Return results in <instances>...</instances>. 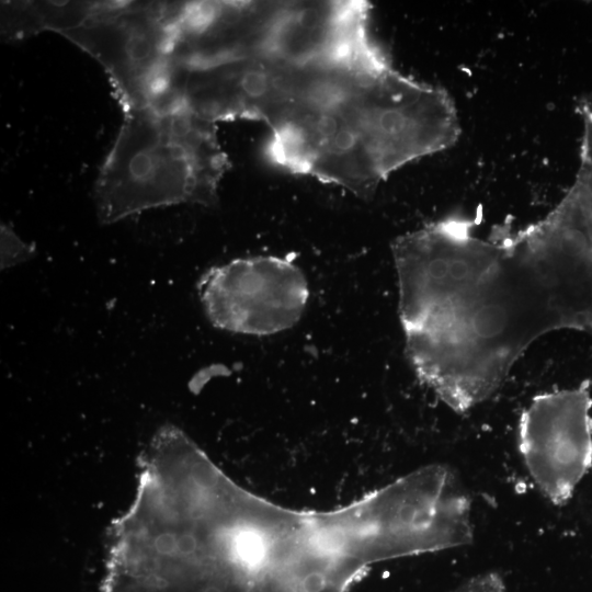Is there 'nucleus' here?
Segmentation results:
<instances>
[{
  "instance_id": "8",
  "label": "nucleus",
  "mask_w": 592,
  "mask_h": 592,
  "mask_svg": "<svg viewBox=\"0 0 592 592\" xmlns=\"http://www.w3.org/2000/svg\"><path fill=\"white\" fill-rule=\"evenodd\" d=\"M102 4L103 1H2L1 38L24 39L43 31L62 34Z\"/></svg>"
},
{
  "instance_id": "1",
  "label": "nucleus",
  "mask_w": 592,
  "mask_h": 592,
  "mask_svg": "<svg viewBox=\"0 0 592 592\" xmlns=\"http://www.w3.org/2000/svg\"><path fill=\"white\" fill-rule=\"evenodd\" d=\"M451 214L391 244L406 353L449 409L489 399L542 335H592V170L542 219L487 238Z\"/></svg>"
},
{
  "instance_id": "12",
  "label": "nucleus",
  "mask_w": 592,
  "mask_h": 592,
  "mask_svg": "<svg viewBox=\"0 0 592 592\" xmlns=\"http://www.w3.org/2000/svg\"><path fill=\"white\" fill-rule=\"evenodd\" d=\"M155 547L158 553L170 555L177 549V540L173 534L163 533L155 540Z\"/></svg>"
},
{
  "instance_id": "3",
  "label": "nucleus",
  "mask_w": 592,
  "mask_h": 592,
  "mask_svg": "<svg viewBox=\"0 0 592 592\" xmlns=\"http://www.w3.org/2000/svg\"><path fill=\"white\" fill-rule=\"evenodd\" d=\"M383 57L376 42L334 55H300L274 32L270 9L244 56L181 68L175 98L210 123L252 119L272 130L325 104Z\"/></svg>"
},
{
  "instance_id": "10",
  "label": "nucleus",
  "mask_w": 592,
  "mask_h": 592,
  "mask_svg": "<svg viewBox=\"0 0 592 592\" xmlns=\"http://www.w3.org/2000/svg\"><path fill=\"white\" fill-rule=\"evenodd\" d=\"M453 592H505V584L498 572L488 571L468 579Z\"/></svg>"
},
{
  "instance_id": "4",
  "label": "nucleus",
  "mask_w": 592,
  "mask_h": 592,
  "mask_svg": "<svg viewBox=\"0 0 592 592\" xmlns=\"http://www.w3.org/2000/svg\"><path fill=\"white\" fill-rule=\"evenodd\" d=\"M230 168L215 123L183 107L124 112L94 184L102 224L178 204L214 206Z\"/></svg>"
},
{
  "instance_id": "5",
  "label": "nucleus",
  "mask_w": 592,
  "mask_h": 592,
  "mask_svg": "<svg viewBox=\"0 0 592 592\" xmlns=\"http://www.w3.org/2000/svg\"><path fill=\"white\" fill-rule=\"evenodd\" d=\"M186 2L104 1L61 35L104 69L123 113L159 107L172 76V53Z\"/></svg>"
},
{
  "instance_id": "7",
  "label": "nucleus",
  "mask_w": 592,
  "mask_h": 592,
  "mask_svg": "<svg viewBox=\"0 0 592 592\" xmlns=\"http://www.w3.org/2000/svg\"><path fill=\"white\" fill-rule=\"evenodd\" d=\"M590 380L533 398L519 421L517 445L538 490L567 503L592 467Z\"/></svg>"
},
{
  "instance_id": "13",
  "label": "nucleus",
  "mask_w": 592,
  "mask_h": 592,
  "mask_svg": "<svg viewBox=\"0 0 592 592\" xmlns=\"http://www.w3.org/2000/svg\"><path fill=\"white\" fill-rule=\"evenodd\" d=\"M197 547L196 537L192 534H184L177 540V550L182 555H190Z\"/></svg>"
},
{
  "instance_id": "2",
  "label": "nucleus",
  "mask_w": 592,
  "mask_h": 592,
  "mask_svg": "<svg viewBox=\"0 0 592 592\" xmlns=\"http://www.w3.org/2000/svg\"><path fill=\"white\" fill-rule=\"evenodd\" d=\"M270 132L271 162L369 198L390 173L452 147L460 125L445 90L402 75L387 58Z\"/></svg>"
},
{
  "instance_id": "11",
  "label": "nucleus",
  "mask_w": 592,
  "mask_h": 592,
  "mask_svg": "<svg viewBox=\"0 0 592 592\" xmlns=\"http://www.w3.org/2000/svg\"><path fill=\"white\" fill-rule=\"evenodd\" d=\"M191 477L194 482L203 488H213L217 483L215 470L207 464L197 462L191 467Z\"/></svg>"
},
{
  "instance_id": "14",
  "label": "nucleus",
  "mask_w": 592,
  "mask_h": 592,
  "mask_svg": "<svg viewBox=\"0 0 592 592\" xmlns=\"http://www.w3.org/2000/svg\"><path fill=\"white\" fill-rule=\"evenodd\" d=\"M203 592H223V591L216 585H209Z\"/></svg>"
},
{
  "instance_id": "9",
  "label": "nucleus",
  "mask_w": 592,
  "mask_h": 592,
  "mask_svg": "<svg viewBox=\"0 0 592 592\" xmlns=\"http://www.w3.org/2000/svg\"><path fill=\"white\" fill-rule=\"evenodd\" d=\"M34 246L23 241L7 224H1V269L7 270L31 259Z\"/></svg>"
},
{
  "instance_id": "6",
  "label": "nucleus",
  "mask_w": 592,
  "mask_h": 592,
  "mask_svg": "<svg viewBox=\"0 0 592 592\" xmlns=\"http://www.w3.org/2000/svg\"><path fill=\"white\" fill-rule=\"evenodd\" d=\"M209 322L221 330L269 335L294 327L309 289L299 266L288 258L258 255L207 270L197 283Z\"/></svg>"
}]
</instances>
